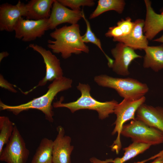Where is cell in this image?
Here are the masks:
<instances>
[{
	"label": "cell",
	"instance_id": "1",
	"mask_svg": "<svg viewBox=\"0 0 163 163\" xmlns=\"http://www.w3.org/2000/svg\"><path fill=\"white\" fill-rule=\"evenodd\" d=\"M72 83V79L63 76L53 81L48 86V91L45 94L25 103L11 106L7 105L1 101L0 110H6L17 115L24 111L31 109H37L44 113L47 120L52 123L54 115L52 102L58 93L71 88Z\"/></svg>",
	"mask_w": 163,
	"mask_h": 163
},
{
	"label": "cell",
	"instance_id": "2",
	"mask_svg": "<svg viewBox=\"0 0 163 163\" xmlns=\"http://www.w3.org/2000/svg\"><path fill=\"white\" fill-rule=\"evenodd\" d=\"M80 33L78 24L56 28L50 34L54 40H48L47 46L53 53H60L64 59L69 58L72 54L88 53L89 47L83 41Z\"/></svg>",
	"mask_w": 163,
	"mask_h": 163
},
{
	"label": "cell",
	"instance_id": "3",
	"mask_svg": "<svg viewBox=\"0 0 163 163\" xmlns=\"http://www.w3.org/2000/svg\"><path fill=\"white\" fill-rule=\"evenodd\" d=\"M77 89L81 93V96L76 101L67 103H63V98L54 102L53 106L55 108L65 107L74 113L81 109H88L96 111L98 118L103 120L108 117L109 115L114 113V109L118 104L114 100L104 102L97 101L90 94L91 88L88 84L79 83Z\"/></svg>",
	"mask_w": 163,
	"mask_h": 163
},
{
	"label": "cell",
	"instance_id": "4",
	"mask_svg": "<svg viewBox=\"0 0 163 163\" xmlns=\"http://www.w3.org/2000/svg\"><path fill=\"white\" fill-rule=\"evenodd\" d=\"M94 82L99 86L115 90L125 99L135 100L145 96L149 88L145 83L134 78H114L106 75L95 76Z\"/></svg>",
	"mask_w": 163,
	"mask_h": 163
},
{
	"label": "cell",
	"instance_id": "5",
	"mask_svg": "<svg viewBox=\"0 0 163 163\" xmlns=\"http://www.w3.org/2000/svg\"><path fill=\"white\" fill-rule=\"evenodd\" d=\"M146 98L145 96L135 100L123 99L115 107L114 113L116 119L113 124L114 128L112 132L113 135L117 133V136L111 146V150L118 154L122 145L120 141L121 133L123 125L126 121L135 119V115L139 107L144 103Z\"/></svg>",
	"mask_w": 163,
	"mask_h": 163
},
{
	"label": "cell",
	"instance_id": "6",
	"mask_svg": "<svg viewBox=\"0 0 163 163\" xmlns=\"http://www.w3.org/2000/svg\"><path fill=\"white\" fill-rule=\"evenodd\" d=\"M121 135L130 138L133 142L151 145L163 143V134L161 132L136 118L123 125Z\"/></svg>",
	"mask_w": 163,
	"mask_h": 163
},
{
	"label": "cell",
	"instance_id": "7",
	"mask_svg": "<svg viewBox=\"0 0 163 163\" xmlns=\"http://www.w3.org/2000/svg\"><path fill=\"white\" fill-rule=\"evenodd\" d=\"M30 154L16 125L12 135L0 153V160L7 163H26Z\"/></svg>",
	"mask_w": 163,
	"mask_h": 163
},
{
	"label": "cell",
	"instance_id": "8",
	"mask_svg": "<svg viewBox=\"0 0 163 163\" xmlns=\"http://www.w3.org/2000/svg\"><path fill=\"white\" fill-rule=\"evenodd\" d=\"M29 47L42 56L45 65L46 71L44 77L39 82L37 85L28 91L22 92L25 94H27L38 87L45 85L48 82L53 81L63 76L59 59L50 50L33 43L30 44Z\"/></svg>",
	"mask_w": 163,
	"mask_h": 163
},
{
	"label": "cell",
	"instance_id": "9",
	"mask_svg": "<svg viewBox=\"0 0 163 163\" xmlns=\"http://www.w3.org/2000/svg\"><path fill=\"white\" fill-rule=\"evenodd\" d=\"M48 19L35 20L20 18L14 28L15 37L21 39L24 42L30 41L41 37L49 29Z\"/></svg>",
	"mask_w": 163,
	"mask_h": 163
},
{
	"label": "cell",
	"instance_id": "10",
	"mask_svg": "<svg viewBox=\"0 0 163 163\" xmlns=\"http://www.w3.org/2000/svg\"><path fill=\"white\" fill-rule=\"evenodd\" d=\"M111 53L114 60L110 68L117 74L123 76L129 74L128 68L133 60L142 57L134 49L120 42L111 50Z\"/></svg>",
	"mask_w": 163,
	"mask_h": 163
},
{
	"label": "cell",
	"instance_id": "11",
	"mask_svg": "<svg viewBox=\"0 0 163 163\" xmlns=\"http://www.w3.org/2000/svg\"><path fill=\"white\" fill-rule=\"evenodd\" d=\"M27 11L26 4L19 1L15 5L5 3L0 6V30L12 32L14 31L18 19L25 17Z\"/></svg>",
	"mask_w": 163,
	"mask_h": 163
},
{
	"label": "cell",
	"instance_id": "12",
	"mask_svg": "<svg viewBox=\"0 0 163 163\" xmlns=\"http://www.w3.org/2000/svg\"><path fill=\"white\" fill-rule=\"evenodd\" d=\"M50 15L48 19L49 29L53 30L61 24H77L83 17V11H75L69 9L55 0Z\"/></svg>",
	"mask_w": 163,
	"mask_h": 163
},
{
	"label": "cell",
	"instance_id": "13",
	"mask_svg": "<svg viewBox=\"0 0 163 163\" xmlns=\"http://www.w3.org/2000/svg\"><path fill=\"white\" fill-rule=\"evenodd\" d=\"M56 129L58 133L53 141V163H71V155L74 148L71 144V138L65 135L64 128L61 126Z\"/></svg>",
	"mask_w": 163,
	"mask_h": 163
},
{
	"label": "cell",
	"instance_id": "14",
	"mask_svg": "<svg viewBox=\"0 0 163 163\" xmlns=\"http://www.w3.org/2000/svg\"><path fill=\"white\" fill-rule=\"evenodd\" d=\"M136 116V119L157 129L163 134V108L144 103L138 109Z\"/></svg>",
	"mask_w": 163,
	"mask_h": 163
},
{
	"label": "cell",
	"instance_id": "15",
	"mask_svg": "<svg viewBox=\"0 0 163 163\" xmlns=\"http://www.w3.org/2000/svg\"><path fill=\"white\" fill-rule=\"evenodd\" d=\"M134 22L133 28L129 34L113 41L123 43L134 50H144L148 46V39L143 32L145 21L138 19Z\"/></svg>",
	"mask_w": 163,
	"mask_h": 163
},
{
	"label": "cell",
	"instance_id": "16",
	"mask_svg": "<svg viewBox=\"0 0 163 163\" xmlns=\"http://www.w3.org/2000/svg\"><path fill=\"white\" fill-rule=\"evenodd\" d=\"M146 10L143 32L148 40H152L163 30V10L161 14L156 13L151 7L149 0L144 1Z\"/></svg>",
	"mask_w": 163,
	"mask_h": 163
},
{
	"label": "cell",
	"instance_id": "17",
	"mask_svg": "<svg viewBox=\"0 0 163 163\" xmlns=\"http://www.w3.org/2000/svg\"><path fill=\"white\" fill-rule=\"evenodd\" d=\"M55 0H31L26 4L25 16L29 20H39L49 18Z\"/></svg>",
	"mask_w": 163,
	"mask_h": 163
},
{
	"label": "cell",
	"instance_id": "18",
	"mask_svg": "<svg viewBox=\"0 0 163 163\" xmlns=\"http://www.w3.org/2000/svg\"><path fill=\"white\" fill-rule=\"evenodd\" d=\"M144 50V68H151L155 72L163 69V44L156 46H148Z\"/></svg>",
	"mask_w": 163,
	"mask_h": 163
},
{
	"label": "cell",
	"instance_id": "19",
	"mask_svg": "<svg viewBox=\"0 0 163 163\" xmlns=\"http://www.w3.org/2000/svg\"><path fill=\"white\" fill-rule=\"evenodd\" d=\"M53 141L43 138L37 147L30 163H53Z\"/></svg>",
	"mask_w": 163,
	"mask_h": 163
},
{
	"label": "cell",
	"instance_id": "20",
	"mask_svg": "<svg viewBox=\"0 0 163 163\" xmlns=\"http://www.w3.org/2000/svg\"><path fill=\"white\" fill-rule=\"evenodd\" d=\"M125 5V2L123 0H99L96 8L90 15L89 19H94L103 13L110 10H114L121 14Z\"/></svg>",
	"mask_w": 163,
	"mask_h": 163
},
{
	"label": "cell",
	"instance_id": "21",
	"mask_svg": "<svg viewBox=\"0 0 163 163\" xmlns=\"http://www.w3.org/2000/svg\"><path fill=\"white\" fill-rule=\"evenodd\" d=\"M134 22L131 21L130 18L127 17L118 22L117 25L109 28L105 34L107 37H113V40L124 37L129 34L133 27Z\"/></svg>",
	"mask_w": 163,
	"mask_h": 163
},
{
	"label": "cell",
	"instance_id": "22",
	"mask_svg": "<svg viewBox=\"0 0 163 163\" xmlns=\"http://www.w3.org/2000/svg\"><path fill=\"white\" fill-rule=\"evenodd\" d=\"M151 145L149 144L133 142L128 146L123 149L124 151L123 156L113 160V163H124L141 154L148 149Z\"/></svg>",
	"mask_w": 163,
	"mask_h": 163
},
{
	"label": "cell",
	"instance_id": "23",
	"mask_svg": "<svg viewBox=\"0 0 163 163\" xmlns=\"http://www.w3.org/2000/svg\"><path fill=\"white\" fill-rule=\"evenodd\" d=\"M15 125L8 117L0 116V153L11 137Z\"/></svg>",
	"mask_w": 163,
	"mask_h": 163
},
{
	"label": "cell",
	"instance_id": "24",
	"mask_svg": "<svg viewBox=\"0 0 163 163\" xmlns=\"http://www.w3.org/2000/svg\"><path fill=\"white\" fill-rule=\"evenodd\" d=\"M82 18L84 19L86 25V30L85 33L82 36V40L84 43H90L96 45L102 51L108 60V65L110 67L113 62V60L110 58L104 52L102 47L101 42L92 32L88 20L86 18L84 11Z\"/></svg>",
	"mask_w": 163,
	"mask_h": 163
},
{
	"label": "cell",
	"instance_id": "25",
	"mask_svg": "<svg viewBox=\"0 0 163 163\" xmlns=\"http://www.w3.org/2000/svg\"><path fill=\"white\" fill-rule=\"evenodd\" d=\"M63 6L68 7L72 10L75 11L81 10V6L92 7L95 5L93 0H57Z\"/></svg>",
	"mask_w": 163,
	"mask_h": 163
},
{
	"label": "cell",
	"instance_id": "26",
	"mask_svg": "<svg viewBox=\"0 0 163 163\" xmlns=\"http://www.w3.org/2000/svg\"><path fill=\"white\" fill-rule=\"evenodd\" d=\"M14 85L5 80L2 75H0V87L11 92L14 93H17V91L14 88Z\"/></svg>",
	"mask_w": 163,
	"mask_h": 163
},
{
	"label": "cell",
	"instance_id": "27",
	"mask_svg": "<svg viewBox=\"0 0 163 163\" xmlns=\"http://www.w3.org/2000/svg\"><path fill=\"white\" fill-rule=\"evenodd\" d=\"M163 154V150L160 152L156 154L151 156V157L146 159L140 161H139L136 162H135L133 163H145L147 161L151 160L152 159H155L156 158L160 156Z\"/></svg>",
	"mask_w": 163,
	"mask_h": 163
},
{
	"label": "cell",
	"instance_id": "28",
	"mask_svg": "<svg viewBox=\"0 0 163 163\" xmlns=\"http://www.w3.org/2000/svg\"><path fill=\"white\" fill-rule=\"evenodd\" d=\"M150 163H163V154L156 158Z\"/></svg>",
	"mask_w": 163,
	"mask_h": 163
},
{
	"label": "cell",
	"instance_id": "29",
	"mask_svg": "<svg viewBox=\"0 0 163 163\" xmlns=\"http://www.w3.org/2000/svg\"><path fill=\"white\" fill-rule=\"evenodd\" d=\"M9 55V53L6 51L2 52L0 53V62L5 57L8 56Z\"/></svg>",
	"mask_w": 163,
	"mask_h": 163
},
{
	"label": "cell",
	"instance_id": "30",
	"mask_svg": "<svg viewBox=\"0 0 163 163\" xmlns=\"http://www.w3.org/2000/svg\"><path fill=\"white\" fill-rule=\"evenodd\" d=\"M153 41L160 43H163V34L161 37L156 39H155Z\"/></svg>",
	"mask_w": 163,
	"mask_h": 163
}]
</instances>
